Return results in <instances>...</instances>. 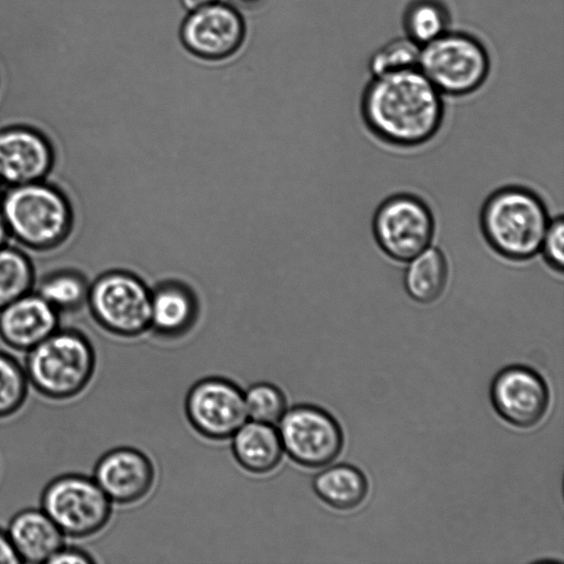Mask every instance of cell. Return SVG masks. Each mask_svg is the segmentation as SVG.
<instances>
[{"label": "cell", "instance_id": "603a6c76", "mask_svg": "<svg viewBox=\"0 0 564 564\" xmlns=\"http://www.w3.org/2000/svg\"><path fill=\"white\" fill-rule=\"evenodd\" d=\"M448 14L435 0H417L405 14L408 36L423 46L447 31Z\"/></svg>", "mask_w": 564, "mask_h": 564}, {"label": "cell", "instance_id": "9c48e42d", "mask_svg": "<svg viewBox=\"0 0 564 564\" xmlns=\"http://www.w3.org/2000/svg\"><path fill=\"white\" fill-rule=\"evenodd\" d=\"M276 424L284 453L303 467H325L340 455L344 447L339 423L321 406L293 405Z\"/></svg>", "mask_w": 564, "mask_h": 564}, {"label": "cell", "instance_id": "ba28073f", "mask_svg": "<svg viewBox=\"0 0 564 564\" xmlns=\"http://www.w3.org/2000/svg\"><path fill=\"white\" fill-rule=\"evenodd\" d=\"M434 231L435 220L430 206L414 194H393L373 214L376 242L395 261L406 262L431 246Z\"/></svg>", "mask_w": 564, "mask_h": 564}, {"label": "cell", "instance_id": "2e32d148", "mask_svg": "<svg viewBox=\"0 0 564 564\" xmlns=\"http://www.w3.org/2000/svg\"><path fill=\"white\" fill-rule=\"evenodd\" d=\"M20 563H47L65 544V535L42 508L17 512L6 529Z\"/></svg>", "mask_w": 564, "mask_h": 564}, {"label": "cell", "instance_id": "83f0119b", "mask_svg": "<svg viewBox=\"0 0 564 564\" xmlns=\"http://www.w3.org/2000/svg\"><path fill=\"white\" fill-rule=\"evenodd\" d=\"M95 562V558L86 551L64 544L48 560L47 564H91Z\"/></svg>", "mask_w": 564, "mask_h": 564}, {"label": "cell", "instance_id": "d6986e66", "mask_svg": "<svg viewBox=\"0 0 564 564\" xmlns=\"http://www.w3.org/2000/svg\"><path fill=\"white\" fill-rule=\"evenodd\" d=\"M316 496L339 511L358 508L369 490L365 474L354 465L336 464L317 473L312 481Z\"/></svg>", "mask_w": 564, "mask_h": 564}, {"label": "cell", "instance_id": "44dd1931", "mask_svg": "<svg viewBox=\"0 0 564 564\" xmlns=\"http://www.w3.org/2000/svg\"><path fill=\"white\" fill-rule=\"evenodd\" d=\"M32 261L22 250L9 245L0 248V308L32 291Z\"/></svg>", "mask_w": 564, "mask_h": 564}, {"label": "cell", "instance_id": "5b68a950", "mask_svg": "<svg viewBox=\"0 0 564 564\" xmlns=\"http://www.w3.org/2000/svg\"><path fill=\"white\" fill-rule=\"evenodd\" d=\"M417 67L442 95L464 96L485 83L490 61L477 39L446 31L421 46Z\"/></svg>", "mask_w": 564, "mask_h": 564}, {"label": "cell", "instance_id": "277c9868", "mask_svg": "<svg viewBox=\"0 0 564 564\" xmlns=\"http://www.w3.org/2000/svg\"><path fill=\"white\" fill-rule=\"evenodd\" d=\"M23 367L39 393L52 400H67L90 382L96 354L83 333L59 327L26 351Z\"/></svg>", "mask_w": 564, "mask_h": 564}, {"label": "cell", "instance_id": "52a82bcc", "mask_svg": "<svg viewBox=\"0 0 564 564\" xmlns=\"http://www.w3.org/2000/svg\"><path fill=\"white\" fill-rule=\"evenodd\" d=\"M86 303L95 321L113 335L134 337L150 328L151 291L128 272L100 275L89 285Z\"/></svg>", "mask_w": 564, "mask_h": 564}, {"label": "cell", "instance_id": "7c38bea8", "mask_svg": "<svg viewBox=\"0 0 564 564\" xmlns=\"http://www.w3.org/2000/svg\"><path fill=\"white\" fill-rule=\"evenodd\" d=\"M490 400L503 421L519 429H531L549 410L550 390L538 371L517 364L496 373L490 384Z\"/></svg>", "mask_w": 564, "mask_h": 564}, {"label": "cell", "instance_id": "7402d4cb", "mask_svg": "<svg viewBox=\"0 0 564 564\" xmlns=\"http://www.w3.org/2000/svg\"><path fill=\"white\" fill-rule=\"evenodd\" d=\"M89 285L75 271L53 272L41 280L36 293L58 313L75 311L87 302Z\"/></svg>", "mask_w": 564, "mask_h": 564}, {"label": "cell", "instance_id": "4fadbf2b", "mask_svg": "<svg viewBox=\"0 0 564 564\" xmlns=\"http://www.w3.org/2000/svg\"><path fill=\"white\" fill-rule=\"evenodd\" d=\"M54 164L48 139L24 124L0 130V182L8 187L44 181Z\"/></svg>", "mask_w": 564, "mask_h": 564}, {"label": "cell", "instance_id": "d4e9b609", "mask_svg": "<svg viewBox=\"0 0 564 564\" xmlns=\"http://www.w3.org/2000/svg\"><path fill=\"white\" fill-rule=\"evenodd\" d=\"M249 420L275 425L288 409L283 391L271 382H256L243 392Z\"/></svg>", "mask_w": 564, "mask_h": 564}, {"label": "cell", "instance_id": "8fae6325", "mask_svg": "<svg viewBox=\"0 0 564 564\" xmlns=\"http://www.w3.org/2000/svg\"><path fill=\"white\" fill-rule=\"evenodd\" d=\"M194 430L208 440H227L248 420L243 391L232 381L210 377L194 383L185 398Z\"/></svg>", "mask_w": 564, "mask_h": 564}, {"label": "cell", "instance_id": "6da1fadb", "mask_svg": "<svg viewBox=\"0 0 564 564\" xmlns=\"http://www.w3.org/2000/svg\"><path fill=\"white\" fill-rule=\"evenodd\" d=\"M361 113L381 141L414 148L441 129L444 102L438 89L414 67L372 76L362 95Z\"/></svg>", "mask_w": 564, "mask_h": 564}, {"label": "cell", "instance_id": "8992f818", "mask_svg": "<svg viewBox=\"0 0 564 564\" xmlns=\"http://www.w3.org/2000/svg\"><path fill=\"white\" fill-rule=\"evenodd\" d=\"M41 508L65 536L87 538L106 527L112 502L93 477L65 474L44 487Z\"/></svg>", "mask_w": 564, "mask_h": 564}, {"label": "cell", "instance_id": "d6a6232c", "mask_svg": "<svg viewBox=\"0 0 564 564\" xmlns=\"http://www.w3.org/2000/svg\"><path fill=\"white\" fill-rule=\"evenodd\" d=\"M2 183L0 182V194H1Z\"/></svg>", "mask_w": 564, "mask_h": 564}, {"label": "cell", "instance_id": "7a4b0ae2", "mask_svg": "<svg viewBox=\"0 0 564 564\" xmlns=\"http://www.w3.org/2000/svg\"><path fill=\"white\" fill-rule=\"evenodd\" d=\"M551 218L543 199L524 186H503L491 193L480 210V228L499 256L525 261L540 252Z\"/></svg>", "mask_w": 564, "mask_h": 564}, {"label": "cell", "instance_id": "ffe728a7", "mask_svg": "<svg viewBox=\"0 0 564 564\" xmlns=\"http://www.w3.org/2000/svg\"><path fill=\"white\" fill-rule=\"evenodd\" d=\"M406 262L403 285L408 295L421 304L437 301L448 281V263L443 251L429 246Z\"/></svg>", "mask_w": 564, "mask_h": 564}, {"label": "cell", "instance_id": "3957f363", "mask_svg": "<svg viewBox=\"0 0 564 564\" xmlns=\"http://www.w3.org/2000/svg\"><path fill=\"white\" fill-rule=\"evenodd\" d=\"M0 202L10 237L28 248L53 249L72 231L74 215L69 200L45 181L8 187Z\"/></svg>", "mask_w": 564, "mask_h": 564}, {"label": "cell", "instance_id": "484cf974", "mask_svg": "<svg viewBox=\"0 0 564 564\" xmlns=\"http://www.w3.org/2000/svg\"><path fill=\"white\" fill-rule=\"evenodd\" d=\"M421 46L406 37L391 40L379 47L369 59L372 76L414 68L419 65Z\"/></svg>", "mask_w": 564, "mask_h": 564}, {"label": "cell", "instance_id": "5bb4252c", "mask_svg": "<svg viewBox=\"0 0 564 564\" xmlns=\"http://www.w3.org/2000/svg\"><path fill=\"white\" fill-rule=\"evenodd\" d=\"M93 478L111 502L130 505L143 499L152 489L154 466L143 452L117 447L97 460Z\"/></svg>", "mask_w": 564, "mask_h": 564}, {"label": "cell", "instance_id": "e0dca14e", "mask_svg": "<svg viewBox=\"0 0 564 564\" xmlns=\"http://www.w3.org/2000/svg\"><path fill=\"white\" fill-rule=\"evenodd\" d=\"M230 438L236 462L249 473H270L282 460L284 451L273 424L248 419Z\"/></svg>", "mask_w": 564, "mask_h": 564}, {"label": "cell", "instance_id": "30bf717a", "mask_svg": "<svg viewBox=\"0 0 564 564\" xmlns=\"http://www.w3.org/2000/svg\"><path fill=\"white\" fill-rule=\"evenodd\" d=\"M178 36L196 58L221 62L236 55L247 37V23L238 8L225 0L188 11Z\"/></svg>", "mask_w": 564, "mask_h": 564}, {"label": "cell", "instance_id": "cb8c5ba5", "mask_svg": "<svg viewBox=\"0 0 564 564\" xmlns=\"http://www.w3.org/2000/svg\"><path fill=\"white\" fill-rule=\"evenodd\" d=\"M29 384L24 367L13 356L0 350V419L13 415L22 408Z\"/></svg>", "mask_w": 564, "mask_h": 564}, {"label": "cell", "instance_id": "ac0fdd59", "mask_svg": "<svg viewBox=\"0 0 564 564\" xmlns=\"http://www.w3.org/2000/svg\"><path fill=\"white\" fill-rule=\"evenodd\" d=\"M196 317L192 293L175 283H165L151 291L150 328L165 338L185 334Z\"/></svg>", "mask_w": 564, "mask_h": 564}, {"label": "cell", "instance_id": "4dcf8cb0", "mask_svg": "<svg viewBox=\"0 0 564 564\" xmlns=\"http://www.w3.org/2000/svg\"><path fill=\"white\" fill-rule=\"evenodd\" d=\"M10 238V234L4 221L3 215L0 209V248L8 245V240Z\"/></svg>", "mask_w": 564, "mask_h": 564}, {"label": "cell", "instance_id": "1f68e13d", "mask_svg": "<svg viewBox=\"0 0 564 564\" xmlns=\"http://www.w3.org/2000/svg\"><path fill=\"white\" fill-rule=\"evenodd\" d=\"M237 1H239L240 3L246 4V6H257V4L261 3L263 0H237Z\"/></svg>", "mask_w": 564, "mask_h": 564}, {"label": "cell", "instance_id": "f1b7e54d", "mask_svg": "<svg viewBox=\"0 0 564 564\" xmlns=\"http://www.w3.org/2000/svg\"><path fill=\"white\" fill-rule=\"evenodd\" d=\"M20 563L9 539L6 530L0 529V564H18Z\"/></svg>", "mask_w": 564, "mask_h": 564}, {"label": "cell", "instance_id": "4316f807", "mask_svg": "<svg viewBox=\"0 0 564 564\" xmlns=\"http://www.w3.org/2000/svg\"><path fill=\"white\" fill-rule=\"evenodd\" d=\"M540 252L546 263L555 271L562 272L564 265V219L562 216L550 220L544 234Z\"/></svg>", "mask_w": 564, "mask_h": 564}, {"label": "cell", "instance_id": "9a60e30c", "mask_svg": "<svg viewBox=\"0 0 564 564\" xmlns=\"http://www.w3.org/2000/svg\"><path fill=\"white\" fill-rule=\"evenodd\" d=\"M59 314L31 291L0 308V338L26 352L59 328Z\"/></svg>", "mask_w": 564, "mask_h": 564}, {"label": "cell", "instance_id": "f546056e", "mask_svg": "<svg viewBox=\"0 0 564 564\" xmlns=\"http://www.w3.org/2000/svg\"><path fill=\"white\" fill-rule=\"evenodd\" d=\"M218 0H180L182 7L188 12L197 8L207 6Z\"/></svg>", "mask_w": 564, "mask_h": 564}]
</instances>
